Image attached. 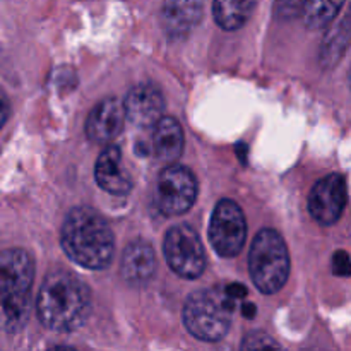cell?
<instances>
[{
	"label": "cell",
	"mask_w": 351,
	"mask_h": 351,
	"mask_svg": "<svg viewBox=\"0 0 351 351\" xmlns=\"http://www.w3.org/2000/svg\"><path fill=\"white\" fill-rule=\"evenodd\" d=\"M36 311L40 322L50 331H75L91 314V291L75 274L53 271L41 283Z\"/></svg>",
	"instance_id": "obj_1"
},
{
	"label": "cell",
	"mask_w": 351,
	"mask_h": 351,
	"mask_svg": "<svg viewBox=\"0 0 351 351\" xmlns=\"http://www.w3.org/2000/svg\"><path fill=\"white\" fill-rule=\"evenodd\" d=\"M62 247L69 259L86 269L101 271L110 266L115 239L106 219L88 206L69 211L62 225Z\"/></svg>",
	"instance_id": "obj_2"
},
{
	"label": "cell",
	"mask_w": 351,
	"mask_h": 351,
	"mask_svg": "<svg viewBox=\"0 0 351 351\" xmlns=\"http://www.w3.org/2000/svg\"><path fill=\"white\" fill-rule=\"evenodd\" d=\"M233 308L235 298L230 297L225 288L197 290L185 302L184 324L201 341H219L230 331Z\"/></svg>",
	"instance_id": "obj_3"
},
{
	"label": "cell",
	"mask_w": 351,
	"mask_h": 351,
	"mask_svg": "<svg viewBox=\"0 0 351 351\" xmlns=\"http://www.w3.org/2000/svg\"><path fill=\"white\" fill-rule=\"evenodd\" d=\"M249 271L254 285L263 293H278L285 287L290 274V256L280 233L271 228L257 233L250 247Z\"/></svg>",
	"instance_id": "obj_4"
},
{
	"label": "cell",
	"mask_w": 351,
	"mask_h": 351,
	"mask_svg": "<svg viewBox=\"0 0 351 351\" xmlns=\"http://www.w3.org/2000/svg\"><path fill=\"white\" fill-rule=\"evenodd\" d=\"M163 250L170 269L180 278L195 280L204 273V247L201 237L192 226L177 225L168 230Z\"/></svg>",
	"instance_id": "obj_5"
},
{
	"label": "cell",
	"mask_w": 351,
	"mask_h": 351,
	"mask_svg": "<svg viewBox=\"0 0 351 351\" xmlns=\"http://www.w3.org/2000/svg\"><path fill=\"white\" fill-rule=\"evenodd\" d=\"M247 223L240 206L232 199H221L209 223V242L221 257H237L245 245Z\"/></svg>",
	"instance_id": "obj_6"
},
{
	"label": "cell",
	"mask_w": 351,
	"mask_h": 351,
	"mask_svg": "<svg viewBox=\"0 0 351 351\" xmlns=\"http://www.w3.org/2000/svg\"><path fill=\"white\" fill-rule=\"evenodd\" d=\"M197 180L189 168L171 163L161 171L156 187L158 209L165 216H180L194 206Z\"/></svg>",
	"instance_id": "obj_7"
},
{
	"label": "cell",
	"mask_w": 351,
	"mask_h": 351,
	"mask_svg": "<svg viewBox=\"0 0 351 351\" xmlns=\"http://www.w3.org/2000/svg\"><path fill=\"white\" fill-rule=\"evenodd\" d=\"M346 201L348 191L345 177L339 173H329L312 187L308 195V211L321 225H335L345 211Z\"/></svg>",
	"instance_id": "obj_8"
},
{
	"label": "cell",
	"mask_w": 351,
	"mask_h": 351,
	"mask_svg": "<svg viewBox=\"0 0 351 351\" xmlns=\"http://www.w3.org/2000/svg\"><path fill=\"white\" fill-rule=\"evenodd\" d=\"M123 110H125V119H129L134 125L154 127L158 120L163 117L165 99L160 89L149 82L134 86L123 101Z\"/></svg>",
	"instance_id": "obj_9"
},
{
	"label": "cell",
	"mask_w": 351,
	"mask_h": 351,
	"mask_svg": "<svg viewBox=\"0 0 351 351\" xmlns=\"http://www.w3.org/2000/svg\"><path fill=\"white\" fill-rule=\"evenodd\" d=\"M125 110L117 98L99 101L86 120V134L93 143L108 144L122 132Z\"/></svg>",
	"instance_id": "obj_10"
},
{
	"label": "cell",
	"mask_w": 351,
	"mask_h": 351,
	"mask_svg": "<svg viewBox=\"0 0 351 351\" xmlns=\"http://www.w3.org/2000/svg\"><path fill=\"white\" fill-rule=\"evenodd\" d=\"M34 280V263L23 249L0 252V293L3 291H31Z\"/></svg>",
	"instance_id": "obj_11"
},
{
	"label": "cell",
	"mask_w": 351,
	"mask_h": 351,
	"mask_svg": "<svg viewBox=\"0 0 351 351\" xmlns=\"http://www.w3.org/2000/svg\"><path fill=\"white\" fill-rule=\"evenodd\" d=\"M156 271V256L153 247L144 240H136L125 247L120 263V274L123 281L132 287L146 285Z\"/></svg>",
	"instance_id": "obj_12"
},
{
	"label": "cell",
	"mask_w": 351,
	"mask_h": 351,
	"mask_svg": "<svg viewBox=\"0 0 351 351\" xmlns=\"http://www.w3.org/2000/svg\"><path fill=\"white\" fill-rule=\"evenodd\" d=\"M95 177L99 187L113 195H125L132 189L130 175L122 165V153L117 146H106L98 156Z\"/></svg>",
	"instance_id": "obj_13"
},
{
	"label": "cell",
	"mask_w": 351,
	"mask_h": 351,
	"mask_svg": "<svg viewBox=\"0 0 351 351\" xmlns=\"http://www.w3.org/2000/svg\"><path fill=\"white\" fill-rule=\"evenodd\" d=\"M204 0H165L161 7V23L173 38L191 33L202 17Z\"/></svg>",
	"instance_id": "obj_14"
},
{
	"label": "cell",
	"mask_w": 351,
	"mask_h": 351,
	"mask_svg": "<svg viewBox=\"0 0 351 351\" xmlns=\"http://www.w3.org/2000/svg\"><path fill=\"white\" fill-rule=\"evenodd\" d=\"M154 156L163 163H175L184 151V130L173 117H161L154 125Z\"/></svg>",
	"instance_id": "obj_15"
},
{
	"label": "cell",
	"mask_w": 351,
	"mask_h": 351,
	"mask_svg": "<svg viewBox=\"0 0 351 351\" xmlns=\"http://www.w3.org/2000/svg\"><path fill=\"white\" fill-rule=\"evenodd\" d=\"M31 311V291H3L0 293V328L17 332L26 326Z\"/></svg>",
	"instance_id": "obj_16"
},
{
	"label": "cell",
	"mask_w": 351,
	"mask_h": 351,
	"mask_svg": "<svg viewBox=\"0 0 351 351\" xmlns=\"http://www.w3.org/2000/svg\"><path fill=\"white\" fill-rule=\"evenodd\" d=\"M256 0H215L213 16L221 29H240L252 16Z\"/></svg>",
	"instance_id": "obj_17"
},
{
	"label": "cell",
	"mask_w": 351,
	"mask_h": 351,
	"mask_svg": "<svg viewBox=\"0 0 351 351\" xmlns=\"http://www.w3.org/2000/svg\"><path fill=\"white\" fill-rule=\"evenodd\" d=\"M345 0H304V21L311 29H321L328 26L341 9Z\"/></svg>",
	"instance_id": "obj_18"
},
{
	"label": "cell",
	"mask_w": 351,
	"mask_h": 351,
	"mask_svg": "<svg viewBox=\"0 0 351 351\" xmlns=\"http://www.w3.org/2000/svg\"><path fill=\"white\" fill-rule=\"evenodd\" d=\"M261 348H280L276 341H274L271 336H267L266 332H250L243 338L242 341V350H261Z\"/></svg>",
	"instance_id": "obj_19"
},
{
	"label": "cell",
	"mask_w": 351,
	"mask_h": 351,
	"mask_svg": "<svg viewBox=\"0 0 351 351\" xmlns=\"http://www.w3.org/2000/svg\"><path fill=\"white\" fill-rule=\"evenodd\" d=\"M332 273L336 276H351V259L345 250H338L332 256Z\"/></svg>",
	"instance_id": "obj_20"
},
{
	"label": "cell",
	"mask_w": 351,
	"mask_h": 351,
	"mask_svg": "<svg viewBox=\"0 0 351 351\" xmlns=\"http://www.w3.org/2000/svg\"><path fill=\"white\" fill-rule=\"evenodd\" d=\"M9 112H10L9 99H7L5 93H3L2 88H0V129H2L3 123L7 122V119H9Z\"/></svg>",
	"instance_id": "obj_21"
},
{
	"label": "cell",
	"mask_w": 351,
	"mask_h": 351,
	"mask_svg": "<svg viewBox=\"0 0 351 351\" xmlns=\"http://www.w3.org/2000/svg\"><path fill=\"white\" fill-rule=\"evenodd\" d=\"M225 291L230 295V297L235 298V300H237V298H242L243 295L247 293L245 287H242V285H237V283L235 285H230L228 288H225Z\"/></svg>",
	"instance_id": "obj_22"
},
{
	"label": "cell",
	"mask_w": 351,
	"mask_h": 351,
	"mask_svg": "<svg viewBox=\"0 0 351 351\" xmlns=\"http://www.w3.org/2000/svg\"><path fill=\"white\" fill-rule=\"evenodd\" d=\"M242 312H243V315H245V317L252 319L254 315H256V307H254L252 304H243Z\"/></svg>",
	"instance_id": "obj_23"
},
{
	"label": "cell",
	"mask_w": 351,
	"mask_h": 351,
	"mask_svg": "<svg viewBox=\"0 0 351 351\" xmlns=\"http://www.w3.org/2000/svg\"><path fill=\"white\" fill-rule=\"evenodd\" d=\"M350 86H351V72H350Z\"/></svg>",
	"instance_id": "obj_24"
}]
</instances>
